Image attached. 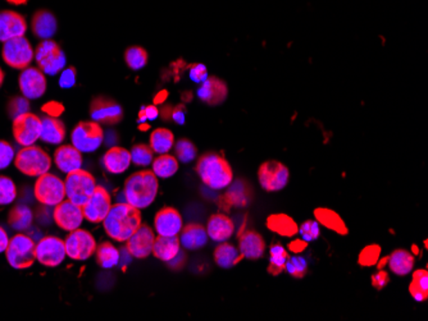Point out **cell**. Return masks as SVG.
Wrapping results in <instances>:
<instances>
[{
  "label": "cell",
  "mask_w": 428,
  "mask_h": 321,
  "mask_svg": "<svg viewBox=\"0 0 428 321\" xmlns=\"http://www.w3.org/2000/svg\"><path fill=\"white\" fill-rule=\"evenodd\" d=\"M141 224L140 208H133L127 202L112 205L103 220L105 233L117 242H126Z\"/></svg>",
  "instance_id": "cell-1"
},
{
  "label": "cell",
  "mask_w": 428,
  "mask_h": 321,
  "mask_svg": "<svg viewBox=\"0 0 428 321\" xmlns=\"http://www.w3.org/2000/svg\"><path fill=\"white\" fill-rule=\"evenodd\" d=\"M158 188V177L153 171H141L127 178L123 187V196L126 202L133 208H147L156 200Z\"/></svg>",
  "instance_id": "cell-2"
},
{
  "label": "cell",
  "mask_w": 428,
  "mask_h": 321,
  "mask_svg": "<svg viewBox=\"0 0 428 321\" xmlns=\"http://www.w3.org/2000/svg\"><path fill=\"white\" fill-rule=\"evenodd\" d=\"M196 173L212 190H223L234 181V172L227 160L216 153L204 154L196 163Z\"/></svg>",
  "instance_id": "cell-3"
},
{
  "label": "cell",
  "mask_w": 428,
  "mask_h": 321,
  "mask_svg": "<svg viewBox=\"0 0 428 321\" xmlns=\"http://www.w3.org/2000/svg\"><path fill=\"white\" fill-rule=\"evenodd\" d=\"M15 165L18 171L27 177H40L49 173L52 168V159L48 153L39 146H25L15 157Z\"/></svg>",
  "instance_id": "cell-4"
},
{
  "label": "cell",
  "mask_w": 428,
  "mask_h": 321,
  "mask_svg": "<svg viewBox=\"0 0 428 321\" xmlns=\"http://www.w3.org/2000/svg\"><path fill=\"white\" fill-rule=\"evenodd\" d=\"M64 187H66V199L82 208L95 191V178L93 177V174L81 168L67 174Z\"/></svg>",
  "instance_id": "cell-5"
},
{
  "label": "cell",
  "mask_w": 428,
  "mask_h": 321,
  "mask_svg": "<svg viewBox=\"0 0 428 321\" xmlns=\"http://www.w3.org/2000/svg\"><path fill=\"white\" fill-rule=\"evenodd\" d=\"M36 243L30 235L18 233L9 240L6 256L13 269L22 270L31 268L36 261Z\"/></svg>",
  "instance_id": "cell-6"
},
{
  "label": "cell",
  "mask_w": 428,
  "mask_h": 321,
  "mask_svg": "<svg viewBox=\"0 0 428 321\" xmlns=\"http://www.w3.org/2000/svg\"><path fill=\"white\" fill-rule=\"evenodd\" d=\"M34 59L37 63L39 70L49 76H55L61 73L67 63L66 54L62 50L61 46L55 41H53L52 39L43 40L37 45Z\"/></svg>",
  "instance_id": "cell-7"
},
{
  "label": "cell",
  "mask_w": 428,
  "mask_h": 321,
  "mask_svg": "<svg viewBox=\"0 0 428 321\" xmlns=\"http://www.w3.org/2000/svg\"><path fill=\"white\" fill-rule=\"evenodd\" d=\"M35 50L25 36L10 39L3 43L1 57L9 67L15 70H26L34 59Z\"/></svg>",
  "instance_id": "cell-8"
},
{
  "label": "cell",
  "mask_w": 428,
  "mask_h": 321,
  "mask_svg": "<svg viewBox=\"0 0 428 321\" xmlns=\"http://www.w3.org/2000/svg\"><path fill=\"white\" fill-rule=\"evenodd\" d=\"M104 139V132L96 121H80L72 130L71 142L72 146L79 150L80 153H93L102 146Z\"/></svg>",
  "instance_id": "cell-9"
},
{
  "label": "cell",
  "mask_w": 428,
  "mask_h": 321,
  "mask_svg": "<svg viewBox=\"0 0 428 321\" xmlns=\"http://www.w3.org/2000/svg\"><path fill=\"white\" fill-rule=\"evenodd\" d=\"M36 200L44 206H57L66 200V187L59 177L54 174L45 173L37 177L34 187Z\"/></svg>",
  "instance_id": "cell-10"
},
{
  "label": "cell",
  "mask_w": 428,
  "mask_h": 321,
  "mask_svg": "<svg viewBox=\"0 0 428 321\" xmlns=\"http://www.w3.org/2000/svg\"><path fill=\"white\" fill-rule=\"evenodd\" d=\"M67 256L76 261H85L95 253L96 244L94 235L85 229H76L70 232L64 240Z\"/></svg>",
  "instance_id": "cell-11"
},
{
  "label": "cell",
  "mask_w": 428,
  "mask_h": 321,
  "mask_svg": "<svg viewBox=\"0 0 428 321\" xmlns=\"http://www.w3.org/2000/svg\"><path fill=\"white\" fill-rule=\"evenodd\" d=\"M36 261L48 268L59 266L67 257L64 241L55 235H46L36 243Z\"/></svg>",
  "instance_id": "cell-12"
},
{
  "label": "cell",
  "mask_w": 428,
  "mask_h": 321,
  "mask_svg": "<svg viewBox=\"0 0 428 321\" xmlns=\"http://www.w3.org/2000/svg\"><path fill=\"white\" fill-rule=\"evenodd\" d=\"M290 172L288 166L276 160H270L261 165L258 171V179L263 190L267 192H277L288 186Z\"/></svg>",
  "instance_id": "cell-13"
},
{
  "label": "cell",
  "mask_w": 428,
  "mask_h": 321,
  "mask_svg": "<svg viewBox=\"0 0 428 321\" xmlns=\"http://www.w3.org/2000/svg\"><path fill=\"white\" fill-rule=\"evenodd\" d=\"M41 135V118L35 114L25 113L13 119V136L22 148L35 145Z\"/></svg>",
  "instance_id": "cell-14"
},
{
  "label": "cell",
  "mask_w": 428,
  "mask_h": 321,
  "mask_svg": "<svg viewBox=\"0 0 428 321\" xmlns=\"http://www.w3.org/2000/svg\"><path fill=\"white\" fill-rule=\"evenodd\" d=\"M91 119L99 124H117L122 121L123 110L121 105L105 96H97L90 105Z\"/></svg>",
  "instance_id": "cell-15"
},
{
  "label": "cell",
  "mask_w": 428,
  "mask_h": 321,
  "mask_svg": "<svg viewBox=\"0 0 428 321\" xmlns=\"http://www.w3.org/2000/svg\"><path fill=\"white\" fill-rule=\"evenodd\" d=\"M111 208H112V199L109 192L106 191L103 186H96L93 196L82 206V213L84 217L88 222L99 224L103 223Z\"/></svg>",
  "instance_id": "cell-16"
},
{
  "label": "cell",
  "mask_w": 428,
  "mask_h": 321,
  "mask_svg": "<svg viewBox=\"0 0 428 321\" xmlns=\"http://www.w3.org/2000/svg\"><path fill=\"white\" fill-rule=\"evenodd\" d=\"M53 219L55 224L66 232L79 229L82 222L85 220L82 208L70 200H63L61 204L54 206Z\"/></svg>",
  "instance_id": "cell-17"
},
{
  "label": "cell",
  "mask_w": 428,
  "mask_h": 321,
  "mask_svg": "<svg viewBox=\"0 0 428 321\" xmlns=\"http://www.w3.org/2000/svg\"><path fill=\"white\" fill-rule=\"evenodd\" d=\"M18 84L21 94L28 100H36L44 95L46 91V79L44 73L34 67H27L26 70L21 72Z\"/></svg>",
  "instance_id": "cell-18"
},
{
  "label": "cell",
  "mask_w": 428,
  "mask_h": 321,
  "mask_svg": "<svg viewBox=\"0 0 428 321\" xmlns=\"http://www.w3.org/2000/svg\"><path fill=\"white\" fill-rule=\"evenodd\" d=\"M156 235L148 224H141L138 231L126 241V250L136 259H147L153 252Z\"/></svg>",
  "instance_id": "cell-19"
},
{
  "label": "cell",
  "mask_w": 428,
  "mask_h": 321,
  "mask_svg": "<svg viewBox=\"0 0 428 321\" xmlns=\"http://www.w3.org/2000/svg\"><path fill=\"white\" fill-rule=\"evenodd\" d=\"M27 22L24 16L15 10L0 12V41L6 43L10 39L25 36Z\"/></svg>",
  "instance_id": "cell-20"
},
{
  "label": "cell",
  "mask_w": 428,
  "mask_h": 321,
  "mask_svg": "<svg viewBox=\"0 0 428 321\" xmlns=\"http://www.w3.org/2000/svg\"><path fill=\"white\" fill-rule=\"evenodd\" d=\"M184 226L181 214L174 208H165L159 210L154 219V228L158 235L175 237L180 235Z\"/></svg>",
  "instance_id": "cell-21"
},
{
  "label": "cell",
  "mask_w": 428,
  "mask_h": 321,
  "mask_svg": "<svg viewBox=\"0 0 428 321\" xmlns=\"http://www.w3.org/2000/svg\"><path fill=\"white\" fill-rule=\"evenodd\" d=\"M227 85L217 77H208L198 90V96L203 103L214 105L222 104L227 97Z\"/></svg>",
  "instance_id": "cell-22"
},
{
  "label": "cell",
  "mask_w": 428,
  "mask_h": 321,
  "mask_svg": "<svg viewBox=\"0 0 428 321\" xmlns=\"http://www.w3.org/2000/svg\"><path fill=\"white\" fill-rule=\"evenodd\" d=\"M239 251L243 259L258 260L266 251V242L255 231H244L239 238Z\"/></svg>",
  "instance_id": "cell-23"
},
{
  "label": "cell",
  "mask_w": 428,
  "mask_h": 321,
  "mask_svg": "<svg viewBox=\"0 0 428 321\" xmlns=\"http://www.w3.org/2000/svg\"><path fill=\"white\" fill-rule=\"evenodd\" d=\"M54 163L64 174L82 168V153L72 145H62L54 153Z\"/></svg>",
  "instance_id": "cell-24"
},
{
  "label": "cell",
  "mask_w": 428,
  "mask_h": 321,
  "mask_svg": "<svg viewBox=\"0 0 428 321\" xmlns=\"http://www.w3.org/2000/svg\"><path fill=\"white\" fill-rule=\"evenodd\" d=\"M235 232L234 222L225 214H214L207 224V235L214 242H226Z\"/></svg>",
  "instance_id": "cell-25"
},
{
  "label": "cell",
  "mask_w": 428,
  "mask_h": 321,
  "mask_svg": "<svg viewBox=\"0 0 428 321\" xmlns=\"http://www.w3.org/2000/svg\"><path fill=\"white\" fill-rule=\"evenodd\" d=\"M131 165V154L129 150L114 146L111 148L103 157V166L108 173L122 174Z\"/></svg>",
  "instance_id": "cell-26"
},
{
  "label": "cell",
  "mask_w": 428,
  "mask_h": 321,
  "mask_svg": "<svg viewBox=\"0 0 428 321\" xmlns=\"http://www.w3.org/2000/svg\"><path fill=\"white\" fill-rule=\"evenodd\" d=\"M34 35L43 40H50L57 32V18L50 10L40 9L37 10L31 22Z\"/></svg>",
  "instance_id": "cell-27"
},
{
  "label": "cell",
  "mask_w": 428,
  "mask_h": 321,
  "mask_svg": "<svg viewBox=\"0 0 428 321\" xmlns=\"http://www.w3.org/2000/svg\"><path fill=\"white\" fill-rule=\"evenodd\" d=\"M180 243L186 250H201L208 242L207 229L201 224H187L180 232Z\"/></svg>",
  "instance_id": "cell-28"
},
{
  "label": "cell",
  "mask_w": 428,
  "mask_h": 321,
  "mask_svg": "<svg viewBox=\"0 0 428 321\" xmlns=\"http://www.w3.org/2000/svg\"><path fill=\"white\" fill-rule=\"evenodd\" d=\"M41 141L52 145H61L66 139V127L57 117L46 115L41 119Z\"/></svg>",
  "instance_id": "cell-29"
},
{
  "label": "cell",
  "mask_w": 428,
  "mask_h": 321,
  "mask_svg": "<svg viewBox=\"0 0 428 321\" xmlns=\"http://www.w3.org/2000/svg\"><path fill=\"white\" fill-rule=\"evenodd\" d=\"M180 250H181V243L177 235L175 237L159 235V237H156L151 253L157 257L158 260L168 262L175 257Z\"/></svg>",
  "instance_id": "cell-30"
},
{
  "label": "cell",
  "mask_w": 428,
  "mask_h": 321,
  "mask_svg": "<svg viewBox=\"0 0 428 321\" xmlns=\"http://www.w3.org/2000/svg\"><path fill=\"white\" fill-rule=\"evenodd\" d=\"M250 199H252V191L249 184L244 181H236L228 186L226 195H223V205L225 208L246 206Z\"/></svg>",
  "instance_id": "cell-31"
},
{
  "label": "cell",
  "mask_w": 428,
  "mask_h": 321,
  "mask_svg": "<svg viewBox=\"0 0 428 321\" xmlns=\"http://www.w3.org/2000/svg\"><path fill=\"white\" fill-rule=\"evenodd\" d=\"M315 217L319 224L326 226L327 229H331L337 235H346L349 233V229L344 220L341 219L337 213H335L331 208H318L315 210Z\"/></svg>",
  "instance_id": "cell-32"
},
{
  "label": "cell",
  "mask_w": 428,
  "mask_h": 321,
  "mask_svg": "<svg viewBox=\"0 0 428 321\" xmlns=\"http://www.w3.org/2000/svg\"><path fill=\"white\" fill-rule=\"evenodd\" d=\"M267 226L273 233L282 237H294L299 232V226L294 219L286 214H273L267 219Z\"/></svg>",
  "instance_id": "cell-33"
},
{
  "label": "cell",
  "mask_w": 428,
  "mask_h": 321,
  "mask_svg": "<svg viewBox=\"0 0 428 321\" xmlns=\"http://www.w3.org/2000/svg\"><path fill=\"white\" fill-rule=\"evenodd\" d=\"M389 268L396 275H408L414 266V256L405 250H396L389 256Z\"/></svg>",
  "instance_id": "cell-34"
},
{
  "label": "cell",
  "mask_w": 428,
  "mask_h": 321,
  "mask_svg": "<svg viewBox=\"0 0 428 321\" xmlns=\"http://www.w3.org/2000/svg\"><path fill=\"white\" fill-rule=\"evenodd\" d=\"M241 259L243 256L239 249L230 243H221L214 250V261L222 269H230L235 266Z\"/></svg>",
  "instance_id": "cell-35"
},
{
  "label": "cell",
  "mask_w": 428,
  "mask_h": 321,
  "mask_svg": "<svg viewBox=\"0 0 428 321\" xmlns=\"http://www.w3.org/2000/svg\"><path fill=\"white\" fill-rule=\"evenodd\" d=\"M96 262L103 269H112L120 262V251L114 247L112 243H100L95 250Z\"/></svg>",
  "instance_id": "cell-36"
},
{
  "label": "cell",
  "mask_w": 428,
  "mask_h": 321,
  "mask_svg": "<svg viewBox=\"0 0 428 321\" xmlns=\"http://www.w3.org/2000/svg\"><path fill=\"white\" fill-rule=\"evenodd\" d=\"M174 145H175L174 133L167 128H157L150 136L149 146L159 155L168 154L169 150L174 148Z\"/></svg>",
  "instance_id": "cell-37"
},
{
  "label": "cell",
  "mask_w": 428,
  "mask_h": 321,
  "mask_svg": "<svg viewBox=\"0 0 428 321\" xmlns=\"http://www.w3.org/2000/svg\"><path fill=\"white\" fill-rule=\"evenodd\" d=\"M151 171L159 178H171L178 171V160L172 155L162 154L153 160Z\"/></svg>",
  "instance_id": "cell-38"
},
{
  "label": "cell",
  "mask_w": 428,
  "mask_h": 321,
  "mask_svg": "<svg viewBox=\"0 0 428 321\" xmlns=\"http://www.w3.org/2000/svg\"><path fill=\"white\" fill-rule=\"evenodd\" d=\"M34 222V214L31 208L25 205H17L9 213L8 223L16 231H26Z\"/></svg>",
  "instance_id": "cell-39"
},
{
  "label": "cell",
  "mask_w": 428,
  "mask_h": 321,
  "mask_svg": "<svg viewBox=\"0 0 428 321\" xmlns=\"http://www.w3.org/2000/svg\"><path fill=\"white\" fill-rule=\"evenodd\" d=\"M409 293L411 297L418 301L423 302L427 301L428 298V271L426 269L416 270L413 273V280L409 286Z\"/></svg>",
  "instance_id": "cell-40"
},
{
  "label": "cell",
  "mask_w": 428,
  "mask_h": 321,
  "mask_svg": "<svg viewBox=\"0 0 428 321\" xmlns=\"http://www.w3.org/2000/svg\"><path fill=\"white\" fill-rule=\"evenodd\" d=\"M270 265L267 271L271 275H280L281 273L285 270V265L288 259V253L285 247L281 243L272 244L270 250Z\"/></svg>",
  "instance_id": "cell-41"
},
{
  "label": "cell",
  "mask_w": 428,
  "mask_h": 321,
  "mask_svg": "<svg viewBox=\"0 0 428 321\" xmlns=\"http://www.w3.org/2000/svg\"><path fill=\"white\" fill-rule=\"evenodd\" d=\"M124 61L129 68L139 70L148 63V52L140 46H131L124 52Z\"/></svg>",
  "instance_id": "cell-42"
},
{
  "label": "cell",
  "mask_w": 428,
  "mask_h": 321,
  "mask_svg": "<svg viewBox=\"0 0 428 321\" xmlns=\"http://www.w3.org/2000/svg\"><path fill=\"white\" fill-rule=\"evenodd\" d=\"M130 154H131V163L138 166H147L151 164L154 160V151L145 144L135 145Z\"/></svg>",
  "instance_id": "cell-43"
},
{
  "label": "cell",
  "mask_w": 428,
  "mask_h": 321,
  "mask_svg": "<svg viewBox=\"0 0 428 321\" xmlns=\"http://www.w3.org/2000/svg\"><path fill=\"white\" fill-rule=\"evenodd\" d=\"M176 159L181 163H192L196 157L198 150L190 139H181L176 142L175 145Z\"/></svg>",
  "instance_id": "cell-44"
},
{
  "label": "cell",
  "mask_w": 428,
  "mask_h": 321,
  "mask_svg": "<svg viewBox=\"0 0 428 321\" xmlns=\"http://www.w3.org/2000/svg\"><path fill=\"white\" fill-rule=\"evenodd\" d=\"M16 199L17 187L15 182L6 175H0V206L10 205Z\"/></svg>",
  "instance_id": "cell-45"
},
{
  "label": "cell",
  "mask_w": 428,
  "mask_h": 321,
  "mask_svg": "<svg viewBox=\"0 0 428 321\" xmlns=\"http://www.w3.org/2000/svg\"><path fill=\"white\" fill-rule=\"evenodd\" d=\"M285 270L294 278H304L306 275V271H308V264H306V259L301 257V256H297V255L288 256L286 265H285Z\"/></svg>",
  "instance_id": "cell-46"
},
{
  "label": "cell",
  "mask_w": 428,
  "mask_h": 321,
  "mask_svg": "<svg viewBox=\"0 0 428 321\" xmlns=\"http://www.w3.org/2000/svg\"><path fill=\"white\" fill-rule=\"evenodd\" d=\"M7 112H8L9 118L15 119L22 114L28 113L30 112V103L28 99L25 96H15L12 97L7 105Z\"/></svg>",
  "instance_id": "cell-47"
},
{
  "label": "cell",
  "mask_w": 428,
  "mask_h": 321,
  "mask_svg": "<svg viewBox=\"0 0 428 321\" xmlns=\"http://www.w3.org/2000/svg\"><path fill=\"white\" fill-rule=\"evenodd\" d=\"M380 255H381V247L378 244L367 246L359 253V265L364 268L376 265L377 261L380 259Z\"/></svg>",
  "instance_id": "cell-48"
},
{
  "label": "cell",
  "mask_w": 428,
  "mask_h": 321,
  "mask_svg": "<svg viewBox=\"0 0 428 321\" xmlns=\"http://www.w3.org/2000/svg\"><path fill=\"white\" fill-rule=\"evenodd\" d=\"M299 233H300L301 238L306 241V242L315 241V240H318V237L321 235L319 224L315 222V220H306L299 228Z\"/></svg>",
  "instance_id": "cell-49"
},
{
  "label": "cell",
  "mask_w": 428,
  "mask_h": 321,
  "mask_svg": "<svg viewBox=\"0 0 428 321\" xmlns=\"http://www.w3.org/2000/svg\"><path fill=\"white\" fill-rule=\"evenodd\" d=\"M15 157L16 153L13 146L7 141L0 139V171L7 169L15 162Z\"/></svg>",
  "instance_id": "cell-50"
},
{
  "label": "cell",
  "mask_w": 428,
  "mask_h": 321,
  "mask_svg": "<svg viewBox=\"0 0 428 321\" xmlns=\"http://www.w3.org/2000/svg\"><path fill=\"white\" fill-rule=\"evenodd\" d=\"M190 79L196 82V84H201L204 82L205 79H208V70L205 66H203L201 63H196V64H192L190 67Z\"/></svg>",
  "instance_id": "cell-51"
},
{
  "label": "cell",
  "mask_w": 428,
  "mask_h": 321,
  "mask_svg": "<svg viewBox=\"0 0 428 321\" xmlns=\"http://www.w3.org/2000/svg\"><path fill=\"white\" fill-rule=\"evenodd\" d=\"M75 85H76V70L71 67L62 70L59 86L62 88H72Z\"/></svg>",
  "instance_id": "cell-52"
},
{
  "label": "cell",
  "mask_w": 428,
  "mask_h": 321,
  "mask_svg": "<svg viewBox=\"0 0 428 321\" xmlns=\"http://www.w3.org/2000/svg\"><path fill=\"white\" fill-rule=\"evenodd\" d=\"M390 283V278H389V274L384 271V270H378L376 274L372 275V286H375L376 289H384V286H387Z\"/></svg>",
  "instance_id": "cell-53"
},
{
  "label": "cell",
  "mask_w": 428,
  "mask_h": 321,
  "mask_svg": "<svg viewBox=\"0 0 428 321\" xmlns=\"http://www.w3.org/2000/svg\"><path fill=\"white\" fill-rule=\"evenodd\" d=\"M43 110H44L45 113L48 114V115H50V117H58L59 114L63 113L64 108H63V105H62L61 103L50 101V103H46V104L43 106Z\"/></svg>",
  "instance_id": "cell-54"
},
{
  "label": "cell",
  "mask_w": 428,
  "mask_h": 321,
  "mask_svg": "<svg viewBox=\"0 0 428 321\" xmlns=\"http://www.w3.org/2000/svg\"><path fill=\"white\" fill-rule=\"evenodd\" d=\"M186 119V108L184 104L177 105L174 108V112H172V121H175L177 124L183 126Z\"/></svg>",
  "instance_id": "cell-55"
},
{
  "label": "cell",
  "mask_w": 428,
  "mask_h": 321,
  "mask_svg": "<svg viewBox=\"0 0 428 321\" xmlns=\"http://www.w3.org/2000/svg\"><path fill=\"white\" fill-rule=\"evenodd\" d=\"M185 262H186V253L180 250V252L176 255L172 260L168 261V265H169L171 269L180 270L181 268H184Z\"/></svg>",
  "instance_id": "cell-56"
},
{
  "label": "cell",
  "mask_w": 428,
  "mask_h": 321,
  "mask_svg": "<svg viewBox=\"0 0 428 321\" xmlns=\"http://www.w3.org/2000/svg\"><path fill=\"white\" fill-rule=\"evenodd\" d=\"M288 251L294 252L295 255L300 253V252L306 251V247H308V242L304 241L303 238H299V240H294L292 242L288 243Z\"/></svg>",
  "instance_id": "cell-57"
},
{
  "label": "cell",
  "mask_w": 428,
  "mask_h": 321,
  "mask_svg": "<svg viewBox=\"0 0 428 321\" xmlns=\"http://www.w3.org/2000/svg\"><path fill=\"white\" fill-rule=\"evenodd\" d=\"M145 117H147V121H154L157 119L158 115H159V110H158L156 105H148V106H144L142 108Z\"/></svg>",
  "instance_id": "cell-58"
},
{
  "label": "cell",
  "mask_w": 428,
  "mask_h": 321,
  "mask_svg": "<svg viewBox=\"0 0 428 321\" xmlns=\"http://www.w3.org/2000/svg\"><path fill=\"white\" fill-rule=\"evenodd\" d=\"M9 237L8 233L6 232V229L3 226H0V253L6 252L8 247Z\"/></svg>",
  "instance_id": "cell-59"
},
{
  "label": "cell",
  "mask_w": 428,
  "mask_h": 321,
  "mask_svg": "<svg viewBox=\"0 0 428 321\" xmlns=\"http://www.w3.org/2000/svg\"><path fill=\"white\" fill-rule=\"evenodd\" d=\"M172 112H174V106L166 104L163 105V108H162V110L159 113L162 114V118L165 121H172Z\"/></svg>",
  "instance_id": "cell-60"
},
{
  "label": "cell",
  "mask_w": 428,
  "mask_h": 321,
  "mask_svg": "<svg viewBox=\"0 0 428 321\" xmlns=\"http://www.w3.org/2000/svg\"><path fill=\"white\" fill-rule=\"evenodd\" d=\"M168 96L167 91H160L156 97H154V104H165V100Z\"/></svg>",
  "instance_id": "cell-61"
},
{
  "label": "cell",
  "mask_w": 428,
  "mask_h": 321,
  "mask_svg": "<svg viewBox=\"0 0 428 321\" xmlns=\"http://www.w3.org/2000/svg\"><path fill=\"white\" fill-rule=\"evenodd\" d=\"M387 261H389V256H386V257H382V259L380 257V259H378V261H377V268H378V270L384 269V265L387 264Z\"/></svg>",
  "instance_id": "cell-62"
},
{
  "label": "cell",
  "mask_w": 428,
  "mask_h": 321,
  "mask_svg": "<svg viewBox=\"0 0 428 321\" xmlns=\"http://www.w3.org/2000/svg\"><path fill=\"white\" fill-rule=\"evenodd\" d=\"M10 4H15V6H24L26 4L27 0H7Z\"/></svg>",
  "instance_id": "cell-63"
},
{
  "label": "cell",
  "mask_w": 428,
  "mask_h": 321,
  "mask_svg": "<svg viewBox=\"0 0 428 321\" xmlns=\"http://www.w3.org/2000/svg\"><path fill=\"white\" fill-rule=\"evenodd\" d=\"M3 82H4V72L0 68V87L3 85Z\"/></svg>",
  "instance_id": "cell-64"
}]
</instances>
